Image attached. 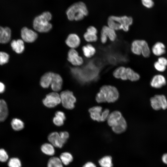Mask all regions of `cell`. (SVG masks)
Instances as JSON below:
<instances>
[{"label":"cell","mask_w":167,"mask_h":167,"mask_svg":"<svg viewBox=\"0 0 167 167\" xmlns=\"http://www.w3.org/2000/svg\"><path fill=\"white\" fill-rule=\"evenodd\" d=\"M119 96V92L115 87L105 85L101 88L99 92L96 95V100L98 103H113L118 100Z\"/></svg>","instance_id":"1"},{"label":"cell","mask_w":167,"mask_h":167,"mask_svg":"<svg viewBox=\"0 0 167 167\" xmlns=\"http://www.w3.org/2000/svg\"><path fill=\"white\" fill-rule=\"evenodd\" d=\"M107 120L108 125L114 133L121 134L126 130V122L119 111H114L109 113Z\"/></svg>","instance_id":"2"},{"label":"cell","mask_w":167,"mask_h":167,"mask_svg":"<svg viewBox=\"0 0 167 167\" xmlns=\"http://www.w3.org/2000/svg\"><path fill=\"white\" fill-rule=\"evenodd\" d=\"M66 14L70 21H79L88 14V11L85 4L82 2H75L67 9Z\"/></svg>","instance_id":"3"},{"label":"cell","mask_w":167,"mask_h":167,"mask_svg":"<svg viewBox=\"0 0 167 167\" xmlns=\"http://www.w3.org/2000/svg\"><path fill=\"white\" fill-rule=\"evenodd\" d=\"M133 22L132 18L127 16H117L111 15L108 18V26L114 30H122L127 32L129 31L130 26Z\"/></svg>","instance_id":"4"},{"label":"cell","mask_w":167,"mask_h":167,"mask_svg":"<svg viewBox=\"0 0 167 167\" xmlns=\"http://www.w3.org/2000/svg\"><path fill=\"white\" fill-rule=\"evenodd\" d=\"M52 18V15L49 12H44L34 19L33 22L34 28L40 32H49L52 28V24L49 22Z\"/></svg>","instance_id":"5"},{"label":"cell","mask_w":167,"mask_h":167,"mask_svg":"<svg viewBox=\"0 0 167 167\" xmlns=\"http://www.w3.org/2000/svg\"><path fill=\"white\" fill-rule=\"evenodd\" d=\"M61 102L63 107L68 109H71L75 107L76 98L73 93L69 90L62 92L60 95Z\"/></svg>","instance_id":"6"},{"label":"cell","mask_w":167,"mask_h":167,"mask_svg":"<svg viewBox=\"0 0 167 167\" xmlns=\"http://www.w3.org/2000/svg\"><path fill=\"white\" fill-rule=\"evenodd\" d=\"M42 102L46 107L54 108L61 102L60 95L56 92L50 93L46 95Z\"/></svg>","instance_id":"7"},{"label":"cell","mask_w":167,"mask_h":167,"mask_svg":"<svg viewBox=\"0 0 167 167\" xmlns=\"http://www.w3.org/2000/svg\"><path fill=\"white\" fill-rule=\"evenodd\" d=\"M150 101L152 107L155 110L167 108V100L164 95H156Z\"/></svg>","instance_id":"8"},{"label":"cell","mask_w":167,"mask_h":167,"mask_svg":"<svg viewBox=\"0 0 167 167\" xmlns=\"http://www.w3.org/2000/svg\"><path fill=\"white\" fill-rule=\"evenodd\" d=\"M21 35L23 40L28 43L34 42L38 37V35L36 32L26 27L22 29Z\"/></svg>","instance_id":"9"},{"label":"cell","mask_w":167,"mask_h":167,"mask_svg":"<svg viewBox=\"0 0 167 167\" xmlns=\"http://www.w3.org/2000/svg\"><path fill=\"white\" fill-rule=\"evenodd\" d=\"M67 59L69 62L75 66L81 65L84 63L82 58L79 55L78 52L75 49H71L69 50Z\"/></svg>","instance_id":"10"},{"label":"cell","mask_w":167,"mask_h":167,"mask_svg":"<svg viewBox=\"0 0 167 167\" xmlns=\"http://www.w3.org/2000/svg\"><path fill=\"white\" fill-rule=\"evenodd\" d=\"M48 139L50 143L55 147L62 148L65 143L60 137L59 133L54 132L50 133L48 136Z\"/></svg>","instance_id":"11"},{"label":"cell","mask_w":167,"mask_h":167,"mask_svg":"<svg viewBox=\"0 0 167 167\" xmlns=\"http://www.w3.org/2000/svg\"><path fill=\"white\" fill-rule=\"evenodd\" d=\"M65 43L71 49H74L78 47L80 43V40L76 34L71 33L67 36Z\"/></svg>","instance_id":"12"},{"label":"cell","mask_w":167,"mask_h":167,"mask_svg":"<svg viewBox=\"0 0 167 167\" xmlns=\"http://www.w3.org/2000/svg\"><path fill=\"white\" fill-rule=\"evenodd\" d=\"M63 80L61 76L58 74L53 73L51 87L54 92H58L62 88Z\"/></svg>","instance_id":"13"},{"label":"cell","mask_w":167,"mask_h":167,"mask_svg":"<svg viewBox=\"0 0 167 167\" xmlns=\"http://www.w3.org/2000/svg\"><path fill=\"white\" fill-rule=\"evenodd\" d=\"M91 118L98 122L102 121V108L100 106H95L88 110Z\"/></svg>","instance_id":"14"},{"label":"cell","mask_w":167,"mask_h":167,"mask_svg":"<svg viewBox=\"0 0 167 167\" xmlns=\"http://www.w3.org/2000/svg\"><path fill=\"white\" fill-rule=\"evenodd\" d=\"M166 81L165 77L161 75H155L152 79L150 84L152 87L155 88H160L165 85Z\"/></svg>","instance_id":"15"},{"label":"cell","mask_w":167,"mask_h":167,"mask_svg":"<svg viewBox=\"0 0 167 167\" xmlns=\"http://www.w3.org/2000/svg\"><path fill=\"white\" fill-rule=\"evenodd\" d=\"M11 31L8 27L3 28L0 26V43H6L10 40Z\"/></svg>","instance_id":"16"},{"label":"cell","mask_w":167,"mask_h":167,"mask_svg":"<svg viewBox=\"0 0 167 167\" xmlns=\"http://www.w3.org/2000/svg\"><path fill=\"white\" fill-rule=\"evenodd\" d=\"M53 72H48L45 73L41 77L40 80V84L44 88H48L51 83Z\"/></svg>","instance_id":"17"},{"label":"cell","mask_w":167,"mask_h":167,"mask_svg":"<svg viewBox=\"0 0 167 167\" xmlns=\"http://www.w3.org/2000/svg\"><path fill=\"white\" fill-rule=\"evenodd\" d=\"M11 46L13 50L17 54L22 53L24 49V42L21 39L13 40L11 43Z\"/></svg>","instance_id":"18"},{"label":"cell","mask_w":167,"mask_h":167,"mask_svg":"<svg viewBox=\"0 0 167 167\" xmlns=\"http://www.w3.org/2000/svg\"><path fill=\"white\" fill-rule=\"evenodd\" d=\"M101 32L104 33L111 41L113 42L117 39V35L115 31L108 26H103Z\"/></svg>","instance_id":"19"},{"label":"cell","mask_w":167,"mask_h":167,"mask_svg":"<svg viewBox=\"0 0 167 167\" xmlns=\"http://www.w3.org/2000/svg\"><path fill=\"white\" fill-rule=\"evenodd\" d=\"M41 150L44 154L52 156L55 153V147L50 143H45L42 144L41 147Z\"/></svg>","instance_id":"20"},{"label":"cell","mask_w":167,"mask_h":167,"mask_svg":"<svg viewBox=\"0 0 167 167\" xmlns=\"http://www.w3.org/2000/svg\"><path fill=\"white\" fill-rule=\"evenodd\" d=\"M142 44L141 40L136 39L132 42L131 50L134 54L140 55L141 54Z\"/></svg>","instance_id":"21"},{"label":"cell","mask_w":167,"mask_h":167,"mask_svg":"<svg viewBox=\"0 0 167 167\" xmlns=\"http://www.w3.org/2000/svg\"><path fill=\"white\" fill-rule=\"evenodd\" d=\"M65 114L62 111H58L55 113V116L53 118V122L57 126H61L63 125L66 120Z\"/></svg>","instance_id":"22"},{"label":"cell","mask_w":167,"mask_h":167,"mask_svg":"<svg viewBox=\"0 0 167 167\" xmlns=\"http://www.w3.org/2000/svg\"><path fill=\"white\" fill-rule=\"evenodd\" d=\"M8 109L5 101L0 99V122L5 121L8 115Z\"/></svg>","instance_id":"23"},{"label":"cell","mask_w":167,"mask_h":167,"mask_svg":"<svg viewBox=\"0 0 167 167\" xmlns=\"http://www.w3.org/2000/svg\"><path fill=\"white\" fill-rule=\"evenodd\" d=\"M82 50L84 56L88 58H90L94 56L96 52L95 48L90 44L83 46Z\"/></svg>","instance_id":"24"},{"label":"cell","mask_w":167,"mask_h":167,"mask_svg":"<svg viewBox=\"0 0 167 167\" xmlns=\"http://www.w3.org/2000/svg\"><path fill=\"white\" fill-rule=\"evenodd\" d=\"M165 45L163 43L161 42H157L152 46V51L155 55L159 56L165 53Z\"/></svg>","instance_id":"25"},{"label":"cell","mask_w":167,"mask_h":167,"mask_svg":"<svg viewBox=\"0 0 167 167\" xmlns=\"http://www.w3.org/2000/svg\"><path fill=\"white\" fill-rule=\"evenodd\" d=\"M126 73L127 79L131 81H136L138 80L140 78L138 73L135 71L130 67L126 68Z\"/></svg>","instance_id":"26"},{"label":"cell","mask_w":167,"mask_h":167,"mask_svg":"<svg viewBox=\"0 0 167 167\" xmlns=\"http://www.w3.org/2000/svg\"><path fill=\"white\" fill-rule=\"evenodd\" d=\"M59 158L63 165H67L73 160L72 155L68 152H64L60 155Z\"/></svg>","instance_id":"27"},{"label":"cell","mask_w":167,"mask_h":167,"mask_svg":"<svg viewBox=\"0 0 167 167\" xmlns=\"http://www.w3.org/2000/svg\"><path fill=\"white\" fill-rule=\"evenodd\" d=\"M63 165L59 157L53 156L49 160L47 167H63Z\"/></svg>","instance_id":"28"},{"label":"cell","mask_w":167,"mask_h":167,"mask_svg":"<svg viewBox=\"0 0 167 167\" xmlns=\"http://www.w3.org/2000/svg\"><path fill=\"white\" fill-rule=\"evenodd\" d=\"M99 163L101 167H112V158L109 156H105L99 161Z\"/></svg>","instance_id":"29"},{"label":"cell","mask_w":167,"mask_h":167,"mask_svg":"<svg viewBox=\"0 0 167 167\" xmlns=\"http://www.w3.org/2000/svg\"><path fill=\"white\" fill-rule=\"evenodd\" d=\"M11 126L14 130L18 131L22 130L24 128V124L23 122L20 119L15 118L11 121Z\"/></svg>","instance_id":"30"},{"label":"cell","mask_w":167,"mask_h":167,"mask_svg":"<svg viewBox=\"0 0 167 167\" xmlns=\"http://www.w3.org/2000/svg\"><path fill=\"white\" fill-rule=\"evenodd\" d=\"M142 44L141 54L145 58L148 57L150 54V50L147 42L141 40Z\"/></svg>","instance_id":"31"},{"label":"cell","mask_w":167,"mask_h":167,"mask_svg":"<svg viewBox=\"0 0 167 167\" xmlns=\"http://www.w3.org/2000/svg\"><path fill=\"white\" fill-rule=\"evenodd\" d=\"M83 36L85 40L89 42H96L98 39L97 34L90 33L87 32L84 33Z\"/></svg>","instance_id":"32"},{"label":"cell","mask_w":167,"mask_h":167,"mask_svg":"<svg viewBox=\"0 0 167 167\" xmlns=\"http://www.w3.org/2000/svg\"><path fill=\"white\" fill-rule=\"evenodd\" d=\"M9 167H21V163L20 160L16 157L11 158L8 163Z\"/></svg>","instance_id":"33"},{"label":"cell","mask_w":167,"mask_h":167,"mask_svg":"<svg viewBox=\"0 0 167 167\" xmlns=\"http://www.w3.org/2000/svg\"><path fill=\"white\" fill-rule=\"evenodd\" d=\"M126 69V67L123 66H120L117 68L113 72V75L116 79H120Z\"/></svg>","instance_id":"34"},{"label":"cell","mask_w":167,"mask_h":167,"mask_svg":"<svg viewBox=\"0 0 167 167\" xmlns=\"http://www.w3.org/2000/svg\"><path fill=\"white\" fill-rule=\"evenodd\" d=\"M9 55L4 52H0V65H2L7 63L9 59Z\"/></svg>","instance_id":"35"},{"label":"cell","mask_w":167,"mask_h":167,"mask_svg":"<svg viewBox=\"0 0 167 167\" xmlns=\"http://www.w3.org/2000/svg\"><path fill=\"white\" fill-rule=\"evenodd\" d=\"M8 159V156L6 151L3 149H0V161L5 162Z\"/></svg>","instance_id":"36"},{"label":"cell","mask_w":167,"mask_h":167,"mask_svg":"<svg viewBox=\"0 0 167 167\" xmlns=\"http://www.w3.org/2000/svg\"><path fill=\"white\" fill-rule=\"evenodd\" d=\"M154 66L157 70L161 72L164 71L166 68V66L161 64L157 61L155 62Z\"/></svg>","instance_id":"37"},{"label":"cell","mask_w":167,"mask_h":167,"mask_svg":"<svg viewBox=\"0 0 167 167\" xmlns=\"http://www.w3.org/2000/svg\"><path fill=\"white\" fill-rule=\"evenodd\" d=\"M143 5L148 8H151L154 5L153 0H141Z\"/></svg>","instance_id":"38"},{"label":"cell","mask_w":167,"mask_h":167,"mask_svg":"<svg viewBox=\"0 0 167 167\" xmlns=\"http://www.w3.org/2000/svg\"><path fill=\"white\" fill-rule=\"evenodd\" d=\"M59 134L60 137L65 143L69 137V133L67 131H63L59 132Z\"/></svg>","instance_id":"39"},{"label":"cell","mask_w":167,"mask_h":167,"mask_svg":"<svg viewBox=\"0 0 167 167\" xmlns=\"http://www.w3.org/2000/svg\"><path fill=\"white\" fill-rule=\"evenodd\" d=\"M87 32L90 33L97 34L98 32V31L97 29L94 26H90L87 28Z\"/></svg>","instance_id":"40"},{"label":"cell","mask_w":167,"mask_h":167,"mask_svg":"<svg viewBox=\"0 0 167 167\" xmlns=\"http://www.w3.org/2000/svg\"><path fill=\"white\" fill-rule=\"evenodd\" d=\"M108 38L107 37L104 33L101 32L100 40L102 44H104L107 41Z\"/></svg>","instance_id":"41"},{"label":"cell","mask_w":167,"mask_h":167,"mask_svg":"<svg viewBox=\"0 0 167 167\" xmlns=\"http://www.w3.org/2000/svg\"><path fill=\"white\" fill-rule=\"evenodd\" d=\"M157 62L165 66H167V59L164 57L159 58Z\"/></svg>","instance_id":"42"},{"label":"cell","mask_w":167,"mask_h":167,"mask_svg":"<svg viewBox=\"0 0 167 167\" xmlns=\"http://www.w3.org/2000/svg\"><path fill=\"white\" fill-rule=\"evenodd\" d=\"M82 167H96V166L93 163L88 162L85 164Z\"/></svg>","instance_id":"43"},{"label":"cell","mask_w":167,"mask_h":167,"mask_svg":"<svg viewBox=\"0 0 167 167\" xmlns=\"http://www.w3.org/2000/svg\"><path fill=\"white\" fill-rule=\"evenodd\" d=\"M162 160L164 163L167 165V153L163 155Z\"/></svg>","instance_id":"44"},{"label":"cell","mask_w":167,"mask_h":167,"mask_svg":"<svg viewBox=\"0 0 167 167\" xmlns=\"http://www.w3.org/2000/svg\"><path fill=\"white\" fill-rule=\"evenodd\" d=\"M5 89V85L3 83L0 82V93L3 92L4 91Z\"/></svg>","instance_id":"45"}]
</instances>
